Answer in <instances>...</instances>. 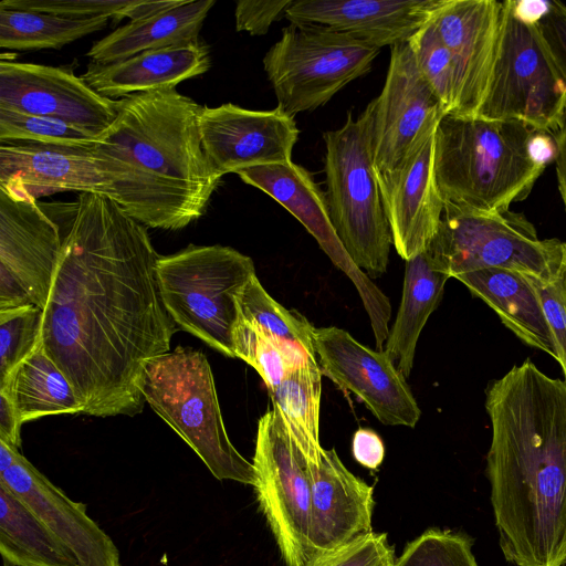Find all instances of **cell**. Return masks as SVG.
I'll list each match as a JSON object with an SVG mask.
<instances>
[{"label":"cell","mask_w":566,"mask_h":566,"mask_svg":"<svg viewBox=\"0 0 566 566\" xmlns=\"http://www.w3.org/2000/svg\"><path fill=\"white\" fill-rule=\"evenodd\" d=\"M146 227L113 199L81 192L43 308L46 355L96 417L138 415L144 365L168 353L177 325L156 277Z\"/></svg>","instance_id":"1"},{"label":"cell","mask_w":566,"mask_h":566,"mask_svg":"<svg viewBox=\"0 0 566 566\" xmlns=\"http://www.w3.org/2000/svg\"><path fill=\"white\" fill-rule=\"evenodd\" d=\"M486 476L499 545L514 566H566V381L531 359L485 389Z\"/></svg>","instance_id":"2"},{"label":"cell","mask_w":566,"mask_h":566,"mask_svg":"<svg viewBox=\"0 0 566 566\" xmlns=\"http://www.w3.org/2000/svg\"><path fill=\"white\" fill-rule=\"evenodd\" d=\"M201 107L176 88L132 94L92 146L129 167L184 227L205 213L222 178L202 148Z\"/></svg>","instance_id":"3"},{"label":"cell","mask_w":566,"mask_h":566,"mask_svg":"<svg viewBox=\"0 0 566 566\" xmlns=\"http://www.w3.org/2000/svg\"><path fill=\"white\" fill-rule=\"evenodd\" d=\"M535 130L515 119L446 114L434 144V175L443 206L496 212L524 200L545 169L531 153Z\"/></svg>","instance_id":"4"},{"label":"cell","mask_w":566,"mask_h":566,"mask_svg":"<svg viewBox=\"0 0 566 566\" xmlns=\"http://www.w3.org/2000/svg\"><path fill=\"white\" fill-rule=\"evenodd\" d=\"M139 390L151 409L197 453L218 480L254 486L255 471L227 433L210 364L178 346L146 361Z\"/></svg>","instance_id":"5"},{"label":"cell","mask_w":566,"mask_h":566,"mask_svg":"<svg viewBox=\"0 0 566 566\" xmlns=\"http://www.w3.org/2000/svg\"><path fill=\"white\" fill-rule=\"evenodd\" d=\"M373 102L357 119L323 134L325 197L332 224L353 262L368 276L382 275L392 238L371 151Z\"/></svg>","instance_id":"6"},{"label":"cell","mask_w":566,"mask_h":566,"mask_svg":"<svg viewBox=\"0 0 566 566\" xmlns=\"http://www.w3.org/2000/svg\"><path fill=\"white\" fill-rule=\"evenodd\" d=\"M254 275L250 256L219 244H190L156 262L160 296L176 325L230 358L237 296Z\"/></svg>","instance_id":"7"},{"label":"cell","mask_w":566,"mask_h":566,"mask_svg":"<svg viewBox=\"0 0 566 566\" xmlns=\"http://www.w3.org/2000/svg\"><path fill=\"white\" fill-rule=\"evenodd\" d=\"M427 250L450 277L485 269H507L539 280L554 279L563 263L564 242L539 239L523 213L444 207Z\"/></svg>","instance_id":"8"},{"label":"cell","mask_w":566,"mask_h":566,"mask_svg":"<svg viewBox=\"0 0 566 566\" xmlns=\"http://www.w3.org/2000/svg\"><path fill=\"white\" fill-rule=\"evenodd\" d=\"M566 109V81L548 54L536 24L518 19L502 1L495 57L476 116L521 120L556 133Z\"/></svg>","instance_id":"9"},{"label":"cell","mask_w":566,"mask_h":566,"mask_svg":"<svg viewBox=\"0 0 566 566\" xmlns=\"http://www.w3.org/2000/svg\"><path fill=\"white\" fill-rule=\"evenodd\" d=\"M380 49L349 34L290 23L263 57V69L290 116L314 111L354 80L367 74Z\"/></svg>","instance_id":"10"},{"label":"cell","mask_w":566,"mask_h":566,"mask_svg":"<svg viewBox=\"0 0 566 566\" xmlns=\"http://www.w3.org/2000/svg\"><path fill=\"white\" fill-rule=\"evenodd\" d=\"M254 490L286 566H313L311 484L273 409L258 422Z\"/></svg>","instance_id":"11"},{"label":"cell","mask_w":566,"mask_h":566,"mask_svg":"<svg viewBox=\"0 0 566 566\" xmlns=\"http://www.w3.org/2000/svg\"><path fill=\"white\" fill-rule=\"evenodd\" d=\"M70 228L43 202L0 187V310L44 308Z\"/></svg>","instance_id":"12"},{"label":"cell","mask_w":566,"mask_h":566,"mask_svg":"<svg viewBox=\"0 0 566 566\" xmlns=\"http://www.w3.org/2000/svg\"><path fill=\"white\" fill-rule=\"evenodd\" d=\"M0 187L35 200L63 191L94 192L113 199L128 214L134 210L123 166L92 147L1 143Z\"/></svg>","instance_id":"13"},{"label":"cell","mask_w":566,"mask_h":566,"mask_svg":"<svg viewBox=\"0 0 566 566\" xmlns=\"http://www.w3.org/2000/svg\"><path fill=\"white\" fill-rule=\"evenodd\" d=\"M237 175L292 213L314 237L333 264L349 277L368 315L377 349H384L391 317L390 301L348 255L332 224L325 193L312 174L301 165L286 161L245 168Z\"/></svg>","instance_id":"14"},{"label":"cell","mask_w":566,"mask_h":566,"mask_svg":"<svg viewBox=\"0 0 566 566\" xmlns=\"http://www.w3.org/2000/svg\"><path fill=\"white\" fill-rule=\"evenodd\" d=\"M314 348L322 373L359 398L381 423L416 426L420 408L385 349H371L335 326L315 327Z\"/></svg>","instance_id":"15"},{"label":"cell","mask_w":566,"mask_h":566,"mask_svg":"<svg viewBox=\"0 0 566 566\" xmlns=\"http://www.w3.org/2000/svg\"><path fill=\"white\" fill-rule=\"evenodd\" d=\"M371 102V151L378 172L399 165L417 140L447 114L408 42L390 48L384 87Z\"/></svg>","instance_id":"16"},{"label":"cell","mask_w":566,"mask_h":566,"mask_svg":"<svg viewBox=\"0 0 566 566\" xmlns=\"http://www.w3.org/2000/svg\"><path fill=\"white\" fill-rule=\"evenodd\" d=\"M119 103L96 93L72 70L0 62V108L56 118L97 138L116 119Z\"/></svg>","instance_id":"17"},{"label":"cell","mask_w":566,"mask_h":566,"mask_svg":"<svg viewBox=\"0 0 566 566\" xmlns=\"http://www.w3.org/2000/svg\"><path fill=\"white\" fill-rule=\"evenodd\" d=\"M199 132L206 156L220 177L254 166L291 161L300 133L294 117L277 106L252 111L232 103L203 105Z\"/></svg>","instance_id":"18"},{"label":"cell","mask_w":566,"mask_h":566,"mask_svg":"<svg viewBox=\"0 0 566 566\" xmlns=\"http://www.w3.org/2000/svg\"><path fill=\"white\" fill-rule=\"evenodd\" d=\"M437 127L424 133L394 169L376 171L392 244L405 261L427 250L444 209L434 175Z\"/></svg>","instance_id":"19"},{"label":"cell","mask_w":566,"mask_h":566,"mask_svg":"<svg viewBox=\"0 0 566 566\" xmlns=\"http://www.w3.org/2000/svg\"><path fill=\"white\" fill-rule=\"evenodd\" d=\"M502 2L440 0L430 20L450 51L457 72L458 116H476L495 57Z\"/></svg>","instance_id":"20"},{"label":"cell","mask_w":566,"mask_h":566,"mask_svg":"<svg viewBox=\"0 0 566 566\" xmlns=\"http://www.w3.org/2000/svg\"><path fill=\"white\" fill-rule=\"evenodd\" d=\"M0 481L59 538L78 566H120L118 548L88 516L86 506L70 499L19 450L0 472Z\"/></svg>","instance_id":"21"},{"label":"cell","mask_w":566,"mask_h":566,"mask_svg":"<svg viewBox=\"0 0 566 566\" xmlns=\"http://www.w3.org/2000/svg\"><path fill=\"white\" fill-rule=\"evenodd\" d=\"M311 484L313 566L371 530L374 488L353 474L335 449L304 461Z\"/></svg>","instance_id":"22"},{"label":"cell","mask_w":566,"mask_h":566,"mask_svg":"<svg viewBox=\"0 0 566 566\" xmlns=\"http://www.w3.org/2000/svg\"><path fill=\"white\" fill-rule=\"evenodd\" d=\"M440 0H300L290 23L343 32L380 49L406 43L431 18Z\"/></svg>","instance_id":"23"},{"label":"cell","mask_w":566,"mask_h":566,"mask_svg":"<svg viewBox=\"0 0 566 566\" xmlns=\"http://www.w3.org/2000/svg\"><path fill=\"white\" fill-rule=\"evenodd\" d=\"M211 65L209 48L201 41L149 50L126 60L88 63L80 75L99 95L118 99L137 93L176 88Z\"/></svg>","instance_id":"24"},{"label":"cell","mask_w":566,"mask_h":566,"mask_svg":"<svg viewBox=\"0 0 566 566\" xmlns=\"http://www.w3.org/2000/svg\"><path fill=\"white\" fill-rule=\"evenodd\" d=\"M453 279L489 305L520 340L556 359L541 301L524 273L494 268L461 273Z\"/></svg>","instance_id":"25"},{"label":"cell","mask_w":566,"mask_h":566,"mask_svg":"<svg viewBox=\"0 0 566 566\" xmlns=\"http://www.w3.org/2000/svg\"><path fill=\"white\" fill-rule=\"evenodd\" d=\"M214 3V0H185L157 15L129 21L94 42L86 55L94 63L111 64L145 51L196 42Z\"/></svg>","instance_id":"26"},{"label":"cell","mask_w":566,"mask_h":566,"mask_svg":"<svg viewBox=\"0 0 566 566\" xmlns=\"http://www.w3.org/2000/svg\"><path fill=\"white\" fill-rule=\"evenodd\" d=\"M449 279L428 250L406 261L399 310L384 347L405 378L410 376L420 333L439 306Z\"/></svg>","instance_id":"27"},{"label":"cell","mask_w":566,"mask_h":566,"mask_svg":"<svg viewBox=\"0 0 566 566\" xmlns=\"http://www.w3.org/2000/svg\"><path fill=\"white\" fill-rule=\"evenodd\" d=\"M0 394L12 402L21 423L84 410L72 384L46 355L42 342L0 382Z\"/></svg>","instance_id":"28"},{"label":"cell","mask_w":566,"mask_h":566,"mask_svg":"<svg viewBox=\"0 0 566 566\" xmlns=\"http://www.w3.org/2000/svg\"><path fill=\"white\" fill-rule=\"evenodd\" d=\"M322 370L317 359L292 369L270 392L272 409L294 450L304 461L318 459Z\"/></svg>","instance_id":"29"},{"label":"cell","mask_w":566,"mask_h":566,"mask_svg":"<svg viewBox=\"0 0 566 566\" xmlns=\"http://www.w3.org/2000/svg\"><path fill=\"white\" fill-rule=\"evenodd\" d=\"M0 554L10 566H78L59 538L1 481Z\"/></svg>","instance_id":"30"},{"label":"cell","mask_w":566,"mask_h":566,"mask_svg":"<svg viewBox=\"0 0 566 566\" xmlns=\"http://www.w3.org/2000/svg\"><path fill=\"white\" fill-rule=\"evenodd\" d=\"M109 19V17L75 19L0 8V46L18 51L61 49L103 30Z\"/></svg>","instance_id":"31"},{"label":"cell","mask_w":566,"mask_h":566,"mask_svg":"<svg viewBox=\"0 0 566 566\" xmlns=\"http://www.w3.org/2000/svg\"><path fill=\"white\" fill-rule=\"evenodd\" d=\"M238 314L254 323L285 349L303 360L317 359L315 327L305 316L277 303L254 275L237 296Z\"/></svg>","instance_id":"32"},{"label":"cell","mask_w":566,"mask_h":566,"mask_svg":"<svg viewBox=\"0 0 566 566\" xmlns=\"http://www.w3.org/2000/svg\"><path fill=\"white\" fill-rule=\"evenodd\" d=\"M233 350L235 358L244 360L259 373L269 394L276 389L292 369L306 361L239 314L233 328Z\"/></svg>","instance_id":"33"},{"label":"cell","mask_w":566,"mask_h":566,"mask_svg":"<svg viewBox=\"0 0 566 566\" xmlns=\"http://www.w3.org/2000/svg\"><path fill=\"white\" fill-rule=\"evenodd\" d=\"M96 138L56 118L0 108V143L92 147Z\"/></svg>","instance_id":"34"},{"label":"cell","mask_w":566,"mask_h":566,"mask_svg":"<svg viewBox=\"0 0 566 566\" xmlns=\"http://www.w3.org/2000/svg\"><path fill=\"white\" fill-rule=\"evenodd\" d=\"M417 65L447 114L457 105V72L450 51L429 20L408 41Z\"/></svg>","instance_id":"35"},{"label":"cell","mask_w":566,"mask_h":566,"mask_svg":"<svg viewBox=\"0 0 566 566\" xmlns=\"http://www.w3.org/2000/svg\"><path fill=\"white\" fill-rule=\"evenodd\" d=\"M43 310L35 305L0 310V382L42 342Z\"/></svg>","instance_id":"36"},{"label":"cell","mask_w":566,"mask_h":566,"mask_svg":"<svg viewBox=\"0 0 566 566\" xmlns=\"http://www.w3.org/2000/svg\"><path fill=\"white\" fill-rule=\"evenodd\" d=\"M472 546L463 533L429 528L406 545L394 566H480Z\"/></svg>","instance_id":"37"},{"label":"cell","mask_w":566,"mask_h":566,"mask_svg":"<svg viewBox=\"0 0 566 566\" xmlns=\"http://www.w3.org/2000/svg\"><path fill=\"white\" fill-rule=\"evenodd\" d=\"M535 290L549 327L556 359L566 381V266L564 259L558 274L552 280H539L525 274Z\"/></svg>","instance_id":"38"},{"label":"cell","mask_w":566,"mask_h":566,"mask_svg":"<svg viewBox=\"0 0 566 566\" xmlns=\"http://www.w3.org/2000/svg\"><path fill=\"white\" fill-rule=\"evenodd\" d=\"M134 0H2L0 8L56 14L61 17L84 19L95 17L116 18Z\"/></svg>","instance_id":"39"},{"label":"cell","mask_w":566,"mask_h":566,"mask_svg":"<svg viewBox=\"0 0 566 566\" xmlns=\"http://www.w3.org/2000/svg\"><path fill=\"white\" fill-rule=\"evenodd\" d=\"M396 559L387 534L370 531L337 548L314 566H394Z\"/></svg>","instance_id":"40"},{"label":"cell","mask_w":566,"mask_h":566,"mask_svg":"<svg viewBox=\"0 0 566 566\" xmlns=\"http://www.w3.org/2000/svg\"><path fill=\"white\" fill-rule=\"evenodd\" d=\"M293 3L292 0L253 1L240 0L235 2V30L247 31L251 35H264L274 21Z\"/></svg>","instance_id":"41"},{"label":"cell","mask_w":566,"mask_h":566,"mask_svg":"<svg viewBox=\"0 0 566 566\" xmlns=\"http://www.w3.org/2000/svg\"><path fill=\"white\" fill-rule=\"evenodd\" d=\"M543 43L566 81V6L552 1L548 12L536 23Z\"/></svg>","instance_id":"42"},{"label":"cell","mask_w":566,"mask_h":566,"mask_svg":"<svg viewBox=\"0 0 566 566\" xmlns=\"http://www.w3.org/2000/svg\"><path fill=\"white\" fill-rule=\"evenodd\" d=\"M352 451L355 460L370 470H376L385 458L384 442L370 429L360 428L354 433Z\"/></svg>","instance_id":"43"},{"label":"cell","mask_w":566,"mask_h":566,"mask_svg":"<svg viewBox=\"0 0 566 566\" xmlns=\"http://www.w3.org/2000/svg\"><path fill=\"white\" fill-rule=\"evenodd\" d=\"M21 424L12 402L0 394V440L19 449Z\"/></svg>","instance_id":"44"},{"label":"cell","mask_w":566,"mask_h":566,"mask_svg":"<svg viewBox=\"0 0 566 566\" xmlns=\"http://www.w3.org/2000/svg\"><path fill=\"white\" fill-rule=\"evenodd\" d=\"M185 0H166V1H138L133 3L119 15V19L128 18L130 21L147 19L175 7L180 6Z\"/></svg>","instance_id":"45"},{"label":"cell","mask_w":566,"mask_h":566,"mask_svg":"<svg viewBox=\"0 0 566 566\" xmlns=\"http://www.w3.org/2000/svg\"><path fill=\"white\" fill-rule=\"evenodd\" d=\"M555 136L557 142L556 177L558 190L566 210V109Z\"/></svg>","instance_id":"46"},{"label":"cell","mask_w":566,"mask_h":566,"mask_svg":"<svg viewBox=\"0 0 566 566\" xmlns=\"http://www.w3.org/2000/svg\"><path fill=\"white\" fill-rule=\"evenodd\" d=\"M512 3L518 19L530 24H536L548 12L552 1L512 0Z\"/></svg>","instance_id":"47"},{"label":"cell","mask_w":566,"mask_h":566,"mask_svg":"<svg viewBox=\"0 0 566 566\" xmlns=\"http://www.w3.org/2000/svg\"><path fill=\"white\" fill-rule=\"evenodd\" d=\"M564 264L566 266V242H564Z\"/></svg>","instance_id":"48"}]
</instances>
